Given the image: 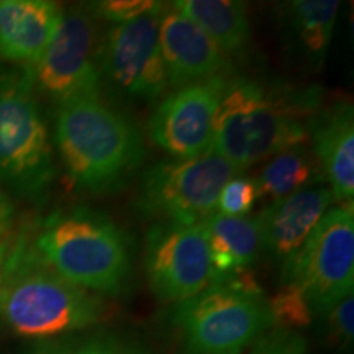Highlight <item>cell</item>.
Here are the masks:
<instances>
[{
    "mask_svg": "<svg viewBox=\"0 0 354 354\" xmlns=\"http://www.w3.org/2000/svg\"><path fill=\"white\" fill-rule=\"evenodd\" d=\"M202 227L209 243L212 282L248 271L263 250L256 218L215 212L202 221Z\"/></svg>",
    "mask_w": 354,
    "mask_h": 354,
    "instance_id": "e0dca14e",
    "label": "cell"
},
{
    "mask_svg": "<svg viewBox=\"0 0 354 354\" xmlns=\"http://www.w3.org/2000/svg\"><path fill=\"white\" fill-rule=\"evenodd\" d=\"M0 282V322L25 338H50L88 328L104 315L95 294L66 281L37 258L30 243L8 251Z\"/></svg>",
    "mask_w": 354,
    "mask_h": 354,
    "instance_id": "3957f363",
    "label": "cell"
},
{
    "mask_svg": "<svg viewBox=\"0 0 354 354\" xmlns=\"http://www.w3.org/2000/svg\"><path fill=\"white\" fill-rule=\"evenodd\" d=\"M56 145L71 183L91 196L118 192L145 159L138 128L100 95L57 107Z\"/></svg>",
    "mask_w": 354,
    "mask_h": 354,
    "instance_id": "7a4b0ae2",
    "label": "cell"
},
{
    "mask_svg": "<svg viewBox=\"0 0 354 354\" xmlns=\"http://www.w3.org/2000/svg\"><path fill=\"white\" fill-rule=\"evenodd\" d=\"M159 46L171 88L227 74V56L172 6L159 12Z\"/></svg>",
    "mask_w": 354,
    "mask_h": 354,
    "instance_id": "4fadbf2b",
    "label": "cell"
},
{
    "mask_svg": "<svg viewBox=\"0 0 354 354\" xmlns=\"http://www.w3.org/2000/svg\"><path fill=\"white\" fill-rule=\"evenodd\" d=\"M0 282H2V272H0Z\"/></svg>",
    "mask_w": 354,
    "mask_h": 354,
    "instance_id": "f1b7e54d",
    "label": "cell"
},
{
    "mask_svg": "<svg viewBox=\"0 0 354 354\" xmlns=\"http://www.w3.org/2000/svg\"><path fill=\"white\" fill-rule=\"evenodd\" d=\"M12 203L8 202L6 194H2V196H0V241L7 240V233L12 225Z\"/></svg>",
    "mask_w": 354,
    "mask_h": 354,
    "instance_id": "4316f807",
    "label": "cell"
},
{
    "mask_svg": "<svg viewBox=\"0 0 354 354\" xmlns=\"http://www.w3.org/2000/svg\"><path fill=\"white\" fill-rule=\"evenodd\" d=\"M161 6V2H153V0L151 2L149 0H105V2L91 3L86 8L97 19L118 25L158 10Z\"/></svg>",
    "mask_w": 354,
    "mask_h": 354,
    "instance_id": "603a6c76",
    "label": "cell"
},
{
    "mask_svg": "<svg viewBox=\"0 0 354 354\" xmlns=\"http://www.w3.org/2000/svg\"><path fill=\"white\" fill-rule=\"evenodd\" d=\"M318 87L269 86L251 77H228L216 107L210 153L240 172L308 138L320 105Z\"/></svg>",
    "mask_w": 354,
    "mask_h": 354,
    "instance_id": "6da1fadb",
    "label": "cell"
},
{
    "mask_svg": "<svg viewBox=\"0 0 354 354\" xmlns=\"http://www.w3.org/2000/svg\"><path fill=\"white\" fill-rule=\"evenodd\" d=\"M258 189L254 179L241 176L238 172L221 189L216 210L227 216H245L258 201Z\"/></svg>",
    "mask_w": 354,
    "mask_h": 354,
    "instance_id": "7402d4cb",
    "label": "cell"
},
{
    "mask_svg": "<svg viewBox=\"0 0 354 354\" xmlns=\"http://www.w3.org/2000/svg\"><path fill=\"white\" fill-rule=\"evenodd\" d=\"M145 269L162 302L180 304L212 284L209 243L202 223H158L146 238Z\"/></svg>",
    "mask_w": 354,
    "mask_h": 354,
    "instance_id": "30bf717a",
    "label": "cell"
},
{
    "mask_svg": "<svg viewBox=\"0 0 354 354\" xmlns=\"http://www.w3.org/2000/svg\"><path fill=\"white\" fill-rule=\"evenodd\" d=\"M335 201L328 187H305L266 205L256 216L263 250L282 263L290 259Z\"/></svg>",
    "mask_w": 354,
    "mask_h": 354,
    "instance_id": "5bb4252c",
    "label": "cell"
},
{
    "mask_svg": "<svg viewBox=\"0 0 354 354\" xmlns=\"http://www.w3.org/2000/svg\"><path fill=\"white\" fill-rule=\"evenodd\" d=\"M48 354H133V353H130L125 348L118 346V344H115V343L95 342V343L82 344V346H79V348L64 349V351L48 353Z\"/></svg>",
    "mask_w": 354,
    "mask_h": 354,
    "instance_id": "484cf974",
    "label": "cell"
},
{
    "mask_svg": "<svg viewBox=\"0 0 354 354\" xmlns=\"http://www.w3.org/2000/svg\"><path fill=\"white\" fill-rule=\"evenodd\" d=\"M313 158L336 201L354 196V113L349 102L318 110L308 123Z\"/></svg>",
    "mask_w": 354,
    "mask_h": 354,
    "instance_id": "9a60e30c",
    "label": "cell"
},
{
    "mask_svg": "<svg viewBox=\"0 0 354 354\" xmlns=\"http://www.w3.org/2000/svg\"><path fill=\"white\" fill-rule=\"evenodd\" d=\"M305 342L290 331L279 333L263 339L253 354H305Z\"/></svg>",
    "mask_w": 354,
    "mask_h": 354,
    "instance_id": "d4e9b609",
    "label": "cell"
},
{
    "mask_svg": "<svg viewBox=\"0 0 354 354\" xmlns=\"http://www.w3.org/2000/svg\"><path fill=\"white\" fill-rule=\"evenodd\" d=\"M228 74L174 88L149 118V138L174 159L201 156L210 148L216 107Z\"/></svg>",
    "mask_w": 354,
    "mask_h": 354,
    "instance_id": "7c38bea8",
    "label": "cell"
},
{
    "mask_svg": "<svg viewBox=\"0 0 354 354\" xmlns=\"http://www.w3.org/2000/svg\"><path fill=\"white\" fill-rule=\"evenodd\" d=\"M315 176V161L307 146L297 145L274 154L271 161L254 179L258 197L276 202L297 190L305 189Z\"/></svg>",
    "mask_w": 354,
    "mask_h": 354,
    "instance_id": "ffe728a7",
    "label": "cell"
},
{
    "mask_svg": "<svg viewBox=\"0 0 354 354\" xmlns=\"http://www.w3.org/2000/svg\"><path fill=\"white\" fill-rule=\"evenodd\" d=\"M339 2L294 0L284 6V20L292 44L308 64L320 68L333 39Z\"/></svg>",
    "mask_w": 354,
    "mask_h": 354,
    "instance_id": "d6986e66",
    "label": "cell"
},
{
    "mask_svg": "<svg viewBox=\"0 0 354 354\" xmlns=\"http://www.w3.org/2000/svg\"><path fill=\"white\" fill-rule=\"evenodd\" d=\"M30 248L51 271L92 294H120L131 272L125 234L104 214L88 209L51 215Z\"/></svg>",
    "mask_w": 354,
    "mask_h": 354,
    "instance_id": "277c9868",
    "label": "cell"
},
{
    "mask_svg": "<svg viewBox=\"0 0 354 354\" xmlns=\"http://www.w3.org/2000/svg\"><path fill=\"white\" fill-rule=\"evenodd\" d=\"M162 6L127 24L112 25L99 44L100 73L115 87L138 100H158L169 87L159 46Z\"/></svg>",
    "mask_w": 354,
    "mask_h": 354,
    "instance_id": "8fae6325",
    "label": "cell"
},
{
    "mask_svg": "<svg viewBox=\"0 0 354 354\" xmlns=\"http://www.w3.org/2000/svg\"><path fill=\"white\" fill-rule=\"evenodd\" d=\"M8 251H10L8 250V241L7 240L0 241V266H2L3 261H6Z\"/></svg>",
    "mask_w": 354,
    "mask_h": 354,
    "instance_id": "83f0119b",
    "label": "cell"
},
{
    "mask_svg": "<svg viewBox=\"0 0 354 354\" xmlns=\"http://www.w3.org/2000/svg\"><path fill=\"white\" fill-rule=\"evenodd\" d=\"M2 194H3V192H2V190H0V196H2Z\"/></svg>",
    "mask_w": 354,
    "mask_h": 354,
    "instance_id": "f546056e",
    "label": "cell"
},
{
    "mask_svg": "<svg viewBox=\"0 0 354 354\" xmlns=\"http://www.w3.org/2000/svg\"><path fill=\"white\" fill-rule=\"evenodd\" d=\"M63 13L50 0H0V57L19 68L33 66L50 44Z\"/></svg>",
    "mask_w": 354,
    "mask_h": 354,
    "instance_id": "2e32d148",
    "label": "cell"
},
{
    "mask_svg": "<svg viewBox=\"0 0 354 354\" xmlns=\"http://www.w3.org/2000/svg\"><path fill=\"white\" fill-rule=\"evenodd\" d=\"M174 323L190 354H241L272 325L269 300L248 271L177 304Z\"/></svg>",
    "mask_w": 354,
    "mask_h": 354,
    "instance_id": "5b68a950",
    "label": "cell"
},
{
    "mask_svg": "<svg viewBox=\"0 0 354 354\" xmlns=\"http://www.w3.org/2000/svg\"><path fill=\"white\" fill-rule=\"evenodd\" d=\"M272 325H282V328H300L312 320V310L297 287L282 284V289L269 300Z\"/></svg>",
    "mask_w": 354,
    "mask_h": 354,
    "instance_id": "44dd1931",
    "label": "cell"
},
{
    "mask_svg": "<svg viewBox=\"0 0 354 354\" xmlns=\"http://www.w3.org/2000/svg\"><path fill=\"white\" fill-rule=\"evenodd\" d=\"M326 315V335L336 348H348L354 336V297L348 294L331 307Z\"/></svg>",
    "mask_w": 354,
    "mask_h": 354,
    "instance_id": "cb8c5ba5",
    "label": "cell"
},
{
    "mask_svg": "<svg viewBox=\"0 0 354 354\" xmlns=\"http://www.w3.org/2000/svg\"><path fill=\"white\" fill-rule=\"evenodd\" d=\"M172 7L197 25L225 56H234L248 46L251 25L246 6L236 0H179Z\"/></svg>",
    "mask_w": 354,
    "mask_h": 354,
    "instance_id": "ac0fdd59",
    "label": "cell"
},
{
    "mask_svg": "<svg viewBox=\"0 0 354 354\" xmlns=\"http://www.w3.org/2000/svg\"><path fill=\"white\" fill-rule=\"evenodd\" d=\"M238 171L215 153L162 159L141 176L136 207L159 223L198 225L216 212L223 185Z\"/></svg>",
    "mask_w": 354,
    "mask_h": 354,
    "instance_id": "52a82bcc",
    "label": "cell"
},
{
    "mask_svg": "<svg viewBox=\"0 0 354 354\" xmlns=\"http://www.w3.org/2000/svg\"><path fill=\"white\" fill-rule=\"evenodd\" d=\"M55 177L50 136L32 79L25 68L0 66V180L39 202Z\"/></svg>",
    "mask_w": 354,
    "mask_h": 354,
    "instance_id": "8992f818",
    "label": "cell"
},
{
    "mask_svg": "<svg viewBox=\"0 0 354 354\" xmlns=\"http://www.w3.org/2000/svg\"><path fill=\"white\" fill-rule=\"evenodd\" d=\"M282 284L297 287L312 313L323 315L336 302L353 294V201L326 210L304 246L282 263Z\"/></svg>",
    "mask_w": 354,
    "mask_h": 354,
    "instance_id": "ba28073f",
    "label": "cell"
},
{
    "mask_svg": "<svg viewBox=\"0 0 354 354\" xmlns=\"http://www.w3.org/2000/svg\"><path fill=\"white\" fill-rule=\"evenodd\" d=\"M28 73L35 92L59 105L100 95L99 41L86 8L63 13L50 44Z\"/></svg>",
    "mask_w": 354,
    "mask_h": 354,
    "instance_id": "9c48e42d",
    "label": "cell"
}]
</instances>
